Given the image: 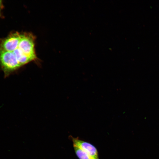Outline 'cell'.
<instances>
[{"label": "cell", "instance_id": "3", "mask_svg": "<svg viewBox=\"0 0 159 159\" xmlns=\"http://www.w3.org/2000/svg\"><path fill=\"white\" fill-rule=\"evenodd\" d=\"M73 145L85 151L94 159H99L96 148L91 143L79 139L78 138L71 137Z\"/></svg>", "mask_w": 159, "mask_h": 159}, {"label": "cell", "instance_id": "4", "mask_svg": "<svg viewBox=\"0 0 159 159\" xmlns=\"http://www.w3.org/2000/svg\"><path fill=\"white\" fill-rule=\"evenodd\" d=\"M20 38L21 34L18 32L11 34L3 41L0 49L13 52L18 47Z\"/></svg>", "mask_w": 159, "mask_h": 159}, {"label": "cell", "instance_id": "2", "mask_svg": "<svg viewBox=\"0 0 159 159\" xmlns=\"http://www.w3.org/2000/svg\"><path fill=\"white\" fill-rule=\"evenodd\" d=\"M34 38L29 33L21 34L18 47L32 61L36 59L34 49Z\"/></svg>", "mask_w": 159, "mask_h": 159}, {"label": "cell", "instance_id": "1", "mask_svg": "<svg viewBox=\"0 0 159 159\" xmlns=\"http://www.w3.org/2000/svg\"><path fill=\"white\" fill-rule=\"evenodd\" d=\"M0 64L6 77L21 67L13 52L0 49Z\"/></svg>", "mask_w": 159, "mask_h": 159}, {"label": "cell", "instance_id": "7", "mask_svg": "<svg viewBox=\"0 0 159 159\" xmlns=\"http://www.w3.org/2000/svg\"><path fill=\"white\" fill-rule=\"evenodd\" d=\"M1 5H2L1 1L0 0V13L1 9Z\"/></svg>", "mask_w": 159, "mask_h": 159}, {"label": "cell", "instance_id": "6", "mask_svg": "<svg viewBox=\"0 0 159 159\" xmlns=\"http://www.w3.org/2000/svg\"><path fill=\"white\" fill-rule=\"evenodd\" d=\"M76 154L79 159H94L80 148L73 145Z\"/></svg>", "mask_w": 159, "mask_h": 159}, {"label": "cell", "instance_id": "5", "mask_svg": "<svg viewBox=\"0 0 159 159\" xmlns=\"http://www.w3.org/2000/svg\"><path fill=\"white\" fill-rule=\"evenodd\" d=\"M13 52L21 66L32 61L31 59L24 54L18 47Z\"/></svg>", "mask_w": 159, "mask_h": 159}]
</instances>
